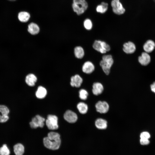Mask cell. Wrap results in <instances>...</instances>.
<instances>
[{
  "mask_svg": "<svg viewBox=\"0 0 155 155\" xmlns=\"http://www.w3.org/2000/svg\"><path fill=\"white\" fill-rule=\"evenodd\" d=\"M43 143L46 148L52 150H58L61 144L60 136L57 133L50 132L47 136L44 138Z\"/></svg>",
  "mask_w": 155,
  "mask_h": 155,
  "instance_id": "6da1fadb",
  "label": "cell"
},
{
  "mask_svg": "<svg viewBox=\"0 0 155 155\" xmlns=\"http://www.w3.org/2000/svg\"><path fill=\"white\" fill-rule=\"evenodd\" d=\"M86 0H73L72 7L73 10L78 15L84 13L88 7Z\"/></svg>",
  "mask_w": 155,
  "mask_h": 155,
  "instance_id": "7a4b0ae2",
  "label": "cell"
},
{
  "mask_svg": "<svg viewBox=\"0 0 155 155\" xmlns=\"http://www.w3.org/2000/svg\"><path fill=\"white\" fill-rule=\"evenodd\" d=\"M114 62L112 56L110 55H104L100 62V65L103 71L106 75L110 73V69Z\"/></svg>",
  "mask_w": 155,
  "mask_h": 155,
  "instance_id": "3957f363",
  "label": "cell"
},
{
  "mask_svg": "<svg viewBox=\"0 0 155 155\" xmlns=\"http://www.w3.org/2000/svg\"><path fill=\"white\" fill-rule=\"evenodd\" d=\"M93 49L101 53L104 54L110 51V45L105 42L100 40H95L93 44Z\"/></svg>",
  "mask_w": 155,
  "mask_h": 155,
  "instance_id": "277c9868",
  "label": "cell"
},
{
  "mask_svg": "<svg viewBox=\"0 0 155 155\" xmlns=\"http://www.w3.org/2000/svg\"><path fill=\"white\" fill-rule=\"evenodd\" d=\"M58 120V117L56 116L52 115H48L46 121V125L48 128L52 130L57 129L59 127Z\"/></svg>",
  "mask_w": 155,
  "mask_h": 155,
  "instance_id": "5b68a950",
  "label": "cell"
},
{
  "mask_svg": "<svg viewBox=\"0 0 155 155\" xmlns=\"http://www.w3.org/2000/svg\"><path fill=\"white\" fill-rule=\"evenodd\" d=\"M45 120L44 118L39 115H37L32 118L30 125L32 128L36 129L39 127L42 128L44 125Z\"/></svg>",
  "mask_w": 155,
  "mask_h": 155,
  "instance_id": "8992f818",
  "label": "cell"
},
{
  "mask_svg": "<svg viewBox=\"0 0 155 155\" xmlns=\"http://www.w3.org/2000/svg\"><path fill=\"white\" fill-rule=\"evenodd\" d=\"M111 5L113 11L115 14H122L125 11V9L119 0H113L111 2Z\"/></svg>",
  "mask_w": 155,
  "mask_h": 155,
  "instance_id": "52a82bcc",
  "label": "cell"
},
{
  "mask_svg": "<svg viewBox=\"0 0 155 155\" xmlns=\"http://www.w3.org/2000/svg\"><path fill=\"white\" fill-rule=\"evenodd\" d=\"M95 107L97 112L100 113H106L109 109V105L105 101H98L95 105Z\"/></svg>",
  "mask_w": 155,
  "mask_h": 155,
  "instance_id": "ba28073f",
  "label": "cell"
},
{
  "mask_svg": "<svg viewBox=\"0 0 155 155\" xmlns=\"http://www.w3.org/2000/svg\"><path fill=\"white\" fill-rule=\"evenodd\" d=\"M64 118L67 122L70 123H73L77 121L78 116L74 112L70 110H68L65 113Z\"/></svg>",
  "mask_w": 155,
  "mask_h": 155,
  "instance_id": "9c48e42d",
  "label": "cell"
},
{
  "mask_svg": "<svg viewBox=\"0 0 155 155\" xmlns=\"http://www.w3.org/2000/svg\"><path fill=\"white\" fill-rule=\"evenodd\" d=\"M136 49L135 44L131 41L125 42L123 45V51L125 53L127 54L133 53L135 51Z\"/></svg>",
  "mask_w": 155,
  "mask_h": 155,
  "instance_id": "30bf717a",
  "label": "cell"
},
{
  "mask_svg": "<svg viewBox=\"0 0 155 155\" xmlns=\"http://www.w3.org/2000/svg\"><path fill=\"white\" fill-rule=\"evenodd\" d=\"M138 61L142 65L146 66L150 63L151 57L148 53L145 52H143L141 55L138 57Z\"/></svg>",
  "mask_w": 155,
  "mask_h": 155,
  "instance_id": "8fae6325",
  "label": "cell"
},
{
  "mask_svg": "<svg viewBox=\"0 0 155 155\" xmlns=\"http://www.w3.org/2000/svg\"><path fill=\"white\" fill-rule=\"evenodd\" d=\"M27 31L30 34L35 35L39 33L40 28L36 23L31 22L28 25Z\"/></svg>",
  "mask_w": 155,
  "mask_h": 155,
  "instance_id": "7c38bea8",
  "label": "cell"
},
{
  "mask_svg": "<svg viewBox=\"0 0 155 155\" xmlns=\"http://www.w3.org/2000/svg\"><path fill=\"white\" fill-rule=\"evenodd\" d=\"M83 82L82 78L78 74H76L71 77L70 84L73 87H79Z\"/></svg>",
  "mask_w": 155,
  "mask_h": 155,
  "instance_id": "4fadbf2b",
  "label": "cell"
},
{
  "mask_svg": "<svg viewBox=\"0 0 155 155\" xmlns=\"http://www.w3.org/2000/svg\"><path fill=\"white\" fill-rule=\"evenodd\" d=\"M30 18V13L26 11H22L19 12L18 15L19 21L23 23L27 22Z\"/></svg>",
  "mask_w": 155,
  "mask_h": 155,
  "instance_id": "5bb4252c",
  "label": "cell"
},
{
  "mask_svg": "<svg viewBox=\"0 0 155 155\" xmlns=\"http://www.w3.org/2000/svg\"><path fill=\"white\" fill-rule=\"evenodd\" d=\"M95 69V67L93 63L90 61H87L83 64L82 67V71L86 74L92 73Z\"/></svg>",
  "mask_w": 155,
  "mask_h": 155,
  "instance_id": "9a60e30c",
  "label": "cell"
},
{
  "mask_svg": "<svg viewBox=\"0 0 155 155\" xmlns=\"http://www.w3.org/2000/svg\"><path fill=\"white\" fill-rule=\"evenodd\" d=\"M155 47V43L151 40H147L144 44L143 48L145 52L148 53L152 52Z\"/></svg>",
  "mask_w": 155,
  "mask_h": 155,
  "instance_id": "2e32d148",
  "label": "cell"
},
{
  "mask_svg": "<svg viewBox=\"0 0 155 155\" xmlns=\"http://www.w3.org/2000/svg\"><path fill=\"white\" fill-rule=\"evenodd\" d=\"M104 90L102 85L100 83H94L92 85V92L95 95H98L101 94Z\"/></svg>",
  "mask_w": 155,
  "mask_h": 155,
  "instance_id": "e0dca14e",
  "label": "cell"
},
{
  "mask_svg": "<svg viewBox=\"0 0 155 155\" xmlns=\"http://www.w3.org/2000/svg\"><path fill=\"white\" fill-rule=\"evenodd\" d=\"M37 80V77L34 74L32 73L29 74L26 77L25 82L28 85L30 86H34Z\"/></svg>",
  "mask_w": 155,
  "mask_h": 155,
  "instance_id": "ac0fdd59",
  "label": "cell"
},
{
  "mask_svg": "<svg viewBox=\"0 0 155 155\" xmlns=\"http://www.w3.org/2000/svg\"><path fill=\"white\" fill-rule=\"evenodd\" d=\"M95 125L96 128L99 129H105L107 126V121L103 119L98 118L95 121Z\"/></svg>",
  "mask_w": 155,
  "mask_h": 155,
  "instance_id": "d6986e66",
  "label": "cell"
},
{
  "mask_svg": "<svg viewBox=\"0 0 155 155\" xmlns=\"http://www.w3.org/2000/svg\"><path fill=\"white\" fill-rule=\"evenodd\" d=\"M47 94V91L46 89L44 87L39 86L36 92V97L39 99L44 98Z\"/></svg>",
  "mask_w": 155,
  "mask_h": 155,
  "instance_id": "ffe728a7",
  "label": "cell"
},
{
  "mask_svg": "<svg viewBox=\"0 0 155 155\" xmlns=\"http://www.w3.org/2000/svg\"><path fill=\"white\" fill-rule=\"evenodd\" d=\"M13 149L16 155H23L24 151V146L20 143L15 145L13 147Z\"/></svg>",
  "mask_w": 155,
  "mask_h": 155,
  "instance_id": "44dd1931",
  "label": "cell"
},
{
  "mask_svg": "<svg viewBox=\"0 0 155 155\" xmlns=\"http://www.w3.org/2000/svg\"><path fill=\"white\" fill-rule=\"evenodd\" d=\"M75 55L78 59L82 58L84 55V52L83 49L80 46L76 47L74 50Z\"/></svg>",
  "mask_w": 155,
  "mask_h": 155,
  "instance_id": "7402d4cb",
  "label": "cell"
},
{
  "mask_svg": "<svg viewBox=\"0 0 155 155\" xmlns=\"http://www.w3.org/2000/svg\"><path fill=\"white\" fill-rule=\"evenodd\" d=\"M77 108L79 112L82 114H86L88 110L87 104L83 102H80L77 105Z\"/></svg>",
  "mask_w": 155,
  "mask_h": 155,
  "instance_id": "603a6c76",
  "label": "cell"
},
{
  "mask_svg": "<svg viewBox=\"0 0 155 155\" xmlns=\"http://www.w3.org/2000/svg\"><path fill=\"white\" fill-rule=\"evenodd\" d=\"M108 4L106 3L102 2L100 5H98L96 8V11L101 13H104L107 10Z\"/></svg>",
  "mask_w": 155,
  "mask_h": 155,
  "instance_id": "cb8c5ba5",
  "label": "cell"
},
{
  "mask_svg": "<svg viewBox=\"0 0 155 155\" xmlns=\"http://www.w3.org/2000/svg\"><path fill=\"white\" fill-rule=\"evenodd\" d=\"M10 151L6 144L0 148V155H9Z\"/></svg>",
  "mask_w": 155,
  "mask_h": 155,
  "instance_id": "d4e9b609",
  "label": "cell"
},
{
  "mask_svg": "<svg viewBox=\"0 0 155 155\" xmlns=\"http://www.w3.org/2000/svg\"><path fill=\"white\" fill-rule=\"evenodd\" d=\"M83 25L84 28L86 30H91L92 26V22L89 19H86L84 21Z\"/></svg>",
  "mask_w": 155,
  "mask_h": 155,
  "instance_id": "484cf974",
  "label": "cell"
},
{
  "mask_svg": "<svg viewBox=\"0 0 155 155\" xmlns=\"http://www.w3.org/2000/svg\"><path fill=\"white\" fill-rule=\"evenodd\" d=\"M88 95L87 91L85 89H81L79 91V96L80 98L83 100L87 99Z\"/></svg>",
  "mask_w": 155,
  "mask_h": 155,
  "instance_id": "4316f807",
  "label": "cell"
},
{
  "mask_svg": "<svg viewBox=\"0 0 155 155\" xmlns=\"http://www.w3.org/2000/svg\"><path fill=\"white\" fill-rule=\"evenodd\" d=\"M9 112V110L6 106L4 105H0V113H1L2 115H8Z\"/></svg>",
  "mask_w": 155,
  "mask_h": 155,
  "instance_id": "83f0119b",
  "label": "cell"
},
{
  "mask_svg": "<svg viewBox=\"0 0 155 155\" xmlns=\"http://www.w3.org/2000/svg\"><path fill=\"white\" fill-rule=\"evenodd\" d=\"M140 138L149 139L150 137V135L148 132L144 131L140 133Z\"/></svg>",
  "mask_w": 155,
  "mask_h": 155,
  "instance_id": "f1b7e54d",
  "label": "cell"
},
{
  "mask_svg": "<svg viewBox=\"0 0 155 155\" xmlns=\"http://www.w3.org/2000/svg\"><path fill=\"white\" fill-rule=\"evenodd\" d=\"M140 142L142 145H148L150 143V141L148 139H144L140 138Z\"/></svg>",
  "mask_w": 155,
  "mask_h": 155,
  "instance_id": "f546056e",
  "label": "cell"
},
{
  "mask_svg": "<svg viewBox=\"0 0 155 155\" xmlns=\"http://www.w3.org/2000/svg\"><path fill=\"white\" fill-rule=\"evenodd\" d=\"M9 118L8 115L4 116L0 115V122L2 123L5 122L8 120Z\"/></svg>",
  "mask_w": 155,
  "mask_h": 155,
  "instance_id": "4dcf8cb0",
  "label": "cell"
},
{
  "mask_svg": "<svg viewBox=\"0 0 155 155\" xmlns=\"http://www.w3.org/2000/svg\"><path fill=\"white\" fill-rule=\"evenodd\" d=\"M150 87L152 91L155 93V82L150 85Z\"/></svg>",
  "mask_w": 155,
  "mask_h": 155,
  "instance_id": "1f68e13d",
  "label": "cell"
},
{
  "mask_svg": "<svg viewBox=\"0 0 155 155\" xmlns=\"http://www.w3.org/2000/svg\"><path fill=\"white\" fill-rule=\"evenodd\" d=\"M8 1H16V0H7Z\"/></svg>",
  "mask_w": 155,
  "mask_h": 155,
  "instance_id": "d6a6232c",
  "label": "cell"
}]
</instances>
